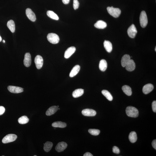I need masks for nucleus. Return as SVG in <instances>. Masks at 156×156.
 I'll return each mask as SVG.
<instances>
[{
  "instance_id": "nucleus-33",
  "label": "nucleus",
  "mask_w": 156,
  "mask_h": 156,
  "mask_svg": "<svg viewBox=\"0 0 156 156\" xmlns=\"http://www.w3.org/2000/svg\"><path fill=\"white\" fill-rule=\"evenodd\" d=\"M113 153L116 154H119L120 152V150L118 147L115 146L113 147Z\"/></svg>"
},
{
  "instance_id": "nucleus-17",
  "label": "nucleus",
  "mask_w": 156,
  "mask_h": 156,
  "mask_svg": "<svg viewBox=\"0 0 156 156\" xmlns=\"http://www.w3.org/2000/svg\"><path fill=\"white\" fill-rule=\"evenodd\" d=\"M130 57L128 54H125L122 57L121 60L122 65L123 67H125L130 60Z\"/></svg>"
},
{
  "instance_id": "nucleus-32",
  "label": "nucleus",
  "mask_w": 156,
  "mask_h": 156,
  "mask_svg": "<svg viewBox=\"0 0 156 156\" xmlns=\"http://www.w3.org/2000/svg\"><path fill=\"white\" fill-rule=\"evenodd\" d=\"M79 3L78 0H73V8L74 10H76L79 8Z\"/></svg>"
},
{
  "instance_id": "nucleus-30",
  "label": "nucleus",
  "mask_w": 156,
  "mask_h": 156,
  "mask_svg": "<svg viewBox=\"0 0 156 156\" xmlns=\"http://www.w3.org/2000/svg\"><path fill=\"white\" fill-rule=\"evenodd\" d=\"M29 121V119L27 116H24L19 118L18 122L19 124H27Z\"/></svg>"
},
{
  "instance_id": "nucleus-38",
  "label": "nucleus",
  "mask_w": 156,
  "mask_h": 156,
  "mask_svg": "<svg viewBox=\"0 0 156 156\" xmlns=\"http://www.w3.org/2000/svg\"><path fill=\"white\" fill-rule=\"evenodd\" d=\"M84 156H93V155L92 154H91V153H89V152H87V153H85L83 155Z\"/></svg>"
},
{
  "instance_id": "nucleus-43",
  "label": "nucleus",
  "mask_w": 156,
  "mask_h": 156,
  "mask_svg": "<svg viewBox=\"0 0 156 156\" xmlns=\"http://www.w3.org/2000/svg\"><path fill=\"white\" fill-rule=\"evenodd\" d=\"M37 156L36 155H34V156Z\"/></svg>"
},
{
  "instance_id": "nucleus-18",
  "label": "nucleus",
  "mask_w": 156,
  "mask_h": 156,
  "mask_svg": "<svg viewBox=\"0 0 156 156\" xmlns=\"http://www.w3.org/2000/svg\"><path fill=\"white\" fill-rule=\"evenodd\" d=\"M80 68V66L78 65L75 66L70 73L69 76L70 77L72 78L76 76L79 71Z\"/></svg>"
},
{
  "instance_id": "nucleus-19",
  "label": "nucleus",
  "mask_w": 156,
  "mask_h": 156,
  "mask_svg": "<svg viewBox=\"0 0 156 156\" xmlns=\"http://www.w3.org/2000/svg\"><path fill=\"white\" fill-rule=\"evenodd\" d=\"M107 25L106 22L102 20L98 21L94 24V26L95 28L98 29H103L106 27Z\"/></svg>"
},
{
  "instance_id": "nucleus-14",
  "label": "nucleus",
  "mask_w": 156,
  "mask_h": 156,
  "mask_svg": "<svg viewBox=\"0 0 156 156\" xmlns=\"http://www.w3.org/2000/svg\"><path fill=\"white\" fill-rule=\"evenodd\" d=\"M154 87L151 84H147L143 87V92L145 94H148L153 90Z\"/></svg>"
},
{
  "instance_id": "nucleus-1",
  "label": "nucleus",
  "mask_w": 156,
  "mask_h": 156,
  "mask_svg": "<svg viewBox=\"0 0 156 156\" xmlns=\"http://www.w3.org/2000/svg\"><path fill=\"white\" fill-rule=\"evenodd\" d=\"M126 113L128 116L134 118H136L138 116L139 112L137 109L134 107L129 106L126 109Z\"/></svg>"
},
{
  "instance_id": "nucleus-22",
  "label": "nucleus",
  "mask_w": 156,
  "mask_h": 156,
  "mask_svg": "<svg viewBox=\"0 0 156 156\" xmlns=\"http://www.w3.org/2000/svg\"><path fill=\"white\" fill-rule=\"evenodd\" d=\"M84 93V90L82 89H76L72 93V96L74 98H77L83 95Z\"/></svg>"
},
{
  "instance_id": "nucleus-40",
  "label": "nucleus",
  "mask_w": 156,
  "mask_h": 156,
  "mask_svg": "<svg viewBox=\"0 0 156 156\" xmlns=\"http://www.w3.org/2000/svg\"><path fill=\"white\" fill-rule=\"evenodd\" d=\"M3 43H5V40H3Z\"/></svg>"
},
{
  "instance_id": "nucleus-36",
  "label": "nucleus",
  "mask_w": 156,
  "mask_h": 156,
  "mask_svg": "<svg viewBox=\"0 0 156 156\" xmlns=\"http://www.w3.org/2000/svg\"><path fill=\"white\" fill-rule=\"evenodd\" d=\"M152 147H153L154 149L156 150V140H155L152 141Z\"/></svg>"
},
{
  "instance_id": "nucleus-27",
  "label": "nucleus",
  "mask_w": 156,
  "mask_h": 156,
  "mask_svg": "<svg viewBox=\"0 0 156 156\" xmlns=\"http://www.w3.org/2000/svg\"><path fill=\"white\" fill-rule=\"evenodd\" d=\"M44 150L46 152H48L51 150L53 144L51 142L48 141L45 144H44Z\"/></svg>"
},
{
  "instance_id": "nucleus-2",
  "label": "nucleus",
  "mask_w": 156,
  "mask_h": 156,
  "mask_svg": "<svg viewBox=\"0 0 156 156\" xmlns=\"http://www.w3.org/2000/svg\"><path fill=\"white\" fill-rule=\"evenodd\" d=\"M107 10L109 13L115 18H117L120 16L121 14V10L118 8H114L113 6L108 7Z\"/></svg>"
},
{
  "instance_id": "nucleus-25",
  "label": "nucleus",
  "mask_w": 156,
  "mask_h": 156,
  "mask_svg": "<svg viewBox=\"0 0 156 156\" xmlns=\"http://www.w3.org/2000/svg\"><path fill=\"white\" fill-rule=\"evenodd\" d=\"M123 91L127 95L131 96L132 94V91L131 88L127 85H124L122 87Z\"/></svg>"
},
{
  "instance_id": "nucleus-16",
  "label": "nucleus",
  "mask_w": 156,
  "mask_h": 156,
  "mask_svg": "<svg viewBox=\"0 0 156 156\" xmlns=\"http://www.w3.org/2000/svg\"><path fill=\"white\" fill-rule=\"evenodd\" d=\"M58 108L57 106H53L50 107L47 110L46 115L48 116H50L54 114L58 110Z\"/></svg>"
},
{
  "instance_id": "nucleus-29",
  "label": "nucleus",
  "mask_w": 156,
  "mask_h": 156,
  "mask_svg": "<svg viewBox=\"0 0 156 156\" xmlns=\"http://www.w3.org/2000/svg\"><path fill=\"white\" fill-rule=\"evenodd\" d=\"M102 94L108 100L112 101L113 99V97L110 93L106 90L102 91Z\"/></svg>"
},
{
  "instance_id": "nucleus-9",
  "label": "nucleus",
  "mask_w": 156,
  "mask_h": 156,
  "mask_svg": "<svg viewBox=\"0 0 156 156\" xmlns=\"http://www.w3.org/2000/svg\"><path fill=\"white\" fill-rule=\"evenodd\" d=\"M9 91L14 94H18L23 92V89L20 87L9 86L8 87Z\"/></svg>"
},
{
  "instance_id": "nucleus-42",
  "label": "nucleus",
  "mask_w": 156,
  "mask_h": 156,
  "mask_svg": "<svg viewBox=\"0 0 156 156\" xmlns=\"http://www.w3.org/2000/svg\"><path fill=\"white\" fill-rule=\"evenodd\" d=\"M57 107H58L59 108V106H57Z\"/></svg>"
},
{
  "instance_id": "nucleus-37",
  "label": "nucleus",
  "mask_w": 156,
  "mask_h": 156,
  "mask_svg": "<svg viewBox=\"0 0 156 156\" xmlns=\"http://www.w3.org/2000/svg\"><path fill=\"white\" fill-rule=\"evenodd\" d=\"M62 0L63 3L65 4H68L70 1V0Z\"/></svg>"
},
{
  "instance_id": "nucleus-13",
  "label": "nucleus",
  "mask_w": 156,
  "mask_h": 156,
  "mask_svg": "<svg viewBox=\"0 0 156 156\" xmlns=\"http://www.w3.org/2000/svg\"><path fill=\"white\" fill-rule=\"evenodd\" d=\"M24 65L26 67H29L31 65V58L30 54L29 53H26L24 57Z\"/></svg>"
},
{
  "instance_id": "nucleus-4",
  "label": "nucleus",
  "mask_w": 156,
  "mask_h": 156,
  "mask_svg": "<svg viewBox=\"0 0 156 156\" xmlns=\"http://www.w3.org/2000/svg\"><path fill=\"white\" fill-rule=\"evenodd\" d=\"M140 25L141 27L144 28L146 27L148 23V19L146 12L144 11H142L140 17Z\"/></svg>"
},
{
  "instance_id": "nucleus-12",
  "label": "nucleus",
  "mask_w": 156,
  "mask_h": 156,
  "mask_svg": "<svg viewBox=\"0 0 156 156\" xmlns=\"http://www.w3.org/2000/svg\"><path fill=\"white\" fill-rule=\"evenodd\" d=\"M67 145L66 143L64 142L59 143L56 146L55 150L59 152L63 151L67 148Z\"/></svg>"
},
{
  "instance_id": "nucleus-34",
  "label": "nucleus",
  "mask_w": 156,
  "mask_h": 156,
  "mask_svg": "<svg viewBox=\"0 0 156 156\" xmlns=\"http://www.w3.org/2000/svg\"><path fill=\"white\" fill-rule=\"evenodd\" d=\"M152 110L153 111L156 113V101H153L152 103Z\"/></svg>"
},
{
  "instance_id": "nucleus-28",
  "label": "nucleus",
  "mask_w": 156,
  "mask_h": 156,
  "mask_svg": "<svg viewBox=\"0 0 156 156\" xmlns=\"http://www.w3.org/2000/svg\"><path fill=\"white\" fill-rule=\"evenodd\" d=\"M47 15L51 18L57 20H59V17L57 15L51 10H48L47 12Z\"/></svg>"
},
{
  "instance_id": "nucleus-21",
  "label": "nucleus",
  "mask_w": 156,
  "mask_h": 156,
  "mask_svg": "<svg viewBox=\"0 0 156 156\" xmlns=\"http://www.w3.org/2000/svg\"><path fill=\"white\" fill-rule=\"evenodd\" d=\"M104 46L106 51L109 53L111 52L113 50L112 44L109 41L105 40L104 43Z\"/></svg>"
},
{
  "instance_id": "nucleus-6",
  "label": "nucleus",
  "mask_w": 156,
  "mask_h": 156,
  "mask_svg": "<svg viewBox=\"0 0 156 156\" xmlns=\"http://www.w3.org/2000/svg\"><path fill=\"white\" fill-rule=\"evenodd\" d=\"M127 32L129 37L133 38L135 37L137 31L134 24H132L129 27L128 29Z\"/></svg>"
},
{
  "instance_id": "nucleus-3",
  "label": "nucleus",
  "mask_w": 156,
  "mask_h": 156,
  "mask_svg": "<svg viewBox=\"0 0 156 156\" xmlns=\"http://www.w3.org/2000/svg\"><path fill=\"white\" fill-rule=\"evenodd\" d=\"M47 39L50 43L56 44L59 43L60 38L58 35L55 33H50L47 36Z\"/></svg>"
},
{
  "instance_id": "nucleus-35",
  "label": "nucleus",
  "mask_w": 156,
  "mask_h": 156,
  "mask_svg": "<svg viewBox=\"0 0 156 156\" xmlns=\"http://www.w3.org/2000/svg\"><path fill=\"white\" fill-rule=\"evenodd\" d=\"M5 109L4 107L0 106V115H2L4 113Z\"/></svg>"
},
{
  "instance_id": "nucleus-11",
  "label": "nucleus",
  "mask_w": 156,
  "mask_h": 156,
  "mask_svg": "<svg viewBox=\"0 0 156 156\" xmlns=\"http://www.w3.org/2000/svg\"><path fill=\"white\" fill-rule=\"evenodd\" d=\"M76 51V48L74 47H69L65 52L64 57L65 59H69Z\"/></svg>"
},
{
  "instance_id": "nucleus-26",
  "label": "nucleus",
  "mask_w": 156,
  "mask_h": 156,
  "mask_svg": "<svg viewBox=\"0 0 156 156\" xmlns=\"http://www.w3.org/2000/svg\"><path fill=\"white\" fill-rule=\"evenodd\" d=\"M52 127H60L63 128L66 127V124L64 122H54L52 124Z\"/></svg>"
},
{
  "instance_id": "nucleus-15",
  "label": "nucleus",
  "mask_w": 156,
  "mask_h": 156,
  "mask_svg": "<svg viewBox=\"0 0 156 156\" xmlns=\"http://www.w3.org/2000/svg\"><path fill=\"white\" fill-rule=\"evenodd\" d=\"M127 71H134L136 67V65L134 61L130 59V61L125 66Z\"/></svg>"
},
{
  "instance_id": "nucleus-41",
  "label": "nucleus",
  "mask_w": 156,
  "mask_h": 156,
  "mask_svg": "<svg viewBox=\"0 0 156 156\" xmlns=\"http://www.w3.org/2000/svg\"><path fill=\"white\" fill-rule=\"evenodd\" d=\"M155 51H156V48H155Z\"/></svg>"
},
{
  "instance_id": "nucleus-24",
  "label": "nucleus",
  "mask_w": 156,
  "mask_h": 156,
  "mask_svg": "<svg viewBox=\"0 0 156 156\" xmlns=\"http://www.w3.org/2000/svg\"><path fill=\"white\" fill-rule=\"evenodd\" d=\"M7 26L10 31L12 33L15 32V25L14 22L12 20L9 21L7 23Z\"/></svg>"
},
{
  "instance_id": "nucleus-23",
  "label": "nucleus",
  "mask_w": 156,
  "mask_h": 156,
  "mask_svg": "<svg viewBox=\"0 0 156 156\" xmlns=\"http://www.w3.org/2000/svg\"><path fill=\"white\" fill-rule=\"evenodd\" d=\"M137 136L136 133L135 131H131L129 136V139L131 143H134L136 142L137 140Z\"/></svg>"
},
{
  "instance_id": "nucleus-8",
  "label": "nucleus",
  "mask_w": 156,
  "mask_h": 156,
  "mask_svg": "<svg viewBox=\"0 0 156 156\" xmlns=\"http://www.w3.org/2000/svg\"><path fill=\"white\" fill-rule=\"evenodd\" d=\"M26 14L30 20L32 22L35 21L36 18L35 15L30 8H27L26 10Z\"/></svg>"
},
{
  "instance_id": "nucleus-39",
  "label": "nucleus",
  "mask_w": 156,
  "mask_h": 156,
  "mask_svg": "<svg viewBox=\"0 0 156 156\" xmlns=\"http://www.w3.org/2000/svg\"><path fill=\"white\" fill-rule=\"evenodd\" d=\"M2 41V38L0 36V42H1Z\"/></svg>"
},
{
  "instance_id": "nucleus-7",
  "label": "nucleus",
  "mask_w": 156,
  "mask_h": 156,
  "mask_svg": "<svg viewBox=\"0 0 156 156\" xmlns=\"http://www.w3.org/2000/svg\"><path fill=\"white\" fill-rule=\"evenodd\" d=\"M43 60V58L41 56L38 55L35 58L34 62L36 67L38 69H40L42 67Z\"/></svg>"
},
{
  "instance_id": "nucleus-31",
  "label": "nucleus",
  "mask_w": 156,
  "mask_h": 156,
  "mask_svg": "<svg viewBox=\"0 0 156 156\" xmlns=\"http://www.w3.org/2000/svg\"><path fill=\"white\" fill-rule=\"evenodd\" d=\"M89 133L93 135L97 136L100 133V131L99 129H90L88 130Z\"/></svg>"
},
{
  "instance_id": "nucleus-20",
  "label": "nucleus",
  "mask_w": 156,
  "mask_h": 156,
  "mask_svg": "<svg viewBox=\"0 0 156 156\" xmlns=\"http://www.w3.org/2000/svg\"><path fill=\"white\" fill-rule=\"evenodd\" d=\"M107 67V63L104 59L101 60L100 61L99 67L100 70L102 71L106 70Z\"/></svg>"
},
{
  "instance_id": "nucleus-5",
  "label": "nucleus",
  "mask_w": 156,
  "mask_h": 156,
  "mask_svg": "<svg viewBox=\"0 0 156 156\" xmlns=\"http://www.w3.org/2000/svg\"><path fill=\"white\" fill-rule=\"evenodd\" d=\"M17 138V136L16 135L13 134H8L3 138L2 142L4 144L12 142L15 141Z\"/></svg>"
},
{
  "instance_id": "nucleus-10",
  "label": "nucleus",
  "mask_w": 156,
  "mask_h": 156,
  "mask_svg": "<svg viewBox=\"0 0 156 156\" xmlns=\"http://www.w3.org/2000/svg\"><path fill=\"white\" fill-rule=\"evenodd\" d=\"M82 115L85 116H94L96 114L95 110L90 109H86L82 110Z\"/></svg>"
}]
</instances>
